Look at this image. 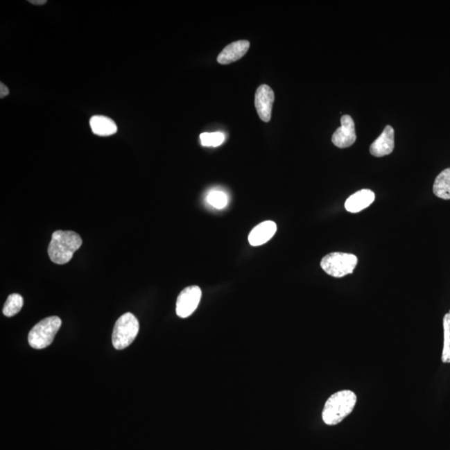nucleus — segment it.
I'll return each instance as SVG.
<instances>
[{
    "label": "nucleus",
    "instance_id": "obj_10",
    "mask_svg": "<svg viewBox=\"0 0 450 450\" xmlns=\"http://www.w3.org/2000/svg\"><path fill=\"white\" fill-rule=\"evenodd\" d=\"M250 45L249 41L247 40H239L230 44L218 55L217 61L220 64H232L245 56V53L249 51Z\"/></svg>",
    "mask_w": 450,
    "mask_h": 450
},
{
    "label": "nucleus",
    "instance_id": "obj_3",
    "mask_svg": "<svg viewBox=\"0 0 450 450\" xmlns=\"http://www.w3.org/2000/svg\"><path fill=\"white\" fill-rule=\"evenodd\" d=\"M62 321L59 317L45 318L34 326L28 333V344L32 348L42 349L52 344L58 331L61 327Z\"/></svg>",
    "mask_w": 450,
    "mask_h": 450
},
{
    "label": "nucleus",
    "instance_id": "obj_4",
    "mask_svg": "<svg viewBox=\"0 0 450 450\" xmlns=\"http://www.w3.org/2000/svg\"><path fill=\"white\" fill-rule=\"evenodd\" d=\"M357 263L358 258L354 254L334 252L322 259L320 266L326 274L332 277L342 278L353 274Z\"/></svg>",
    "mask_w": 450,
    "mask_h": 450
},
{
    "label": "nucleus",
    "instance_id": "obj_14",
    "mask_svg": "<svg viewBox=\"0 0 450 450\" xmlns=\"http://www.w3.org/2000/svg\"><path fill=\"white\" fill-rule=\"evenodd\" d=\"M433 191L442 200H450V168L444 169L436 177Z\"/></svg>",
    "mask_w": 450,
    "mask_h": 450
},
{
    "label": "nucleus",
    "instance_id": "obj_1",
    "mask_svg": "<svg viewBox=\"0 0 450 450\" xmlns=\"http://www.w3.org/2000/svg\"><path fill=\"white\" fill-rule=\"evenodd\" d=\"M357 403V396L351 390H341L334 393L326 401L322 419L327 425L342 422L353 412Z\"/></svg>",
    "mask_w": 450,
    "mask_h": 450
},
{
    "label": "nucleus",
    "instance_id": "obj_18",
    "mask_svg": "<svg viewBox=\"0 0 450 450\" xmlns=\"http://www.w3.org/2000/svg\"><path fill=\"white\" fill-rule=\"evenodd\" d=\"M207 201L214 208L221 209L226 207L227 204H228V197L224 192L214 191L209 193Z\"/></svg>",
    "mask_w": 450,
    "mask_h": 450
},
{
    "label": "nucleus",
    "instance_id": "obj_8",
    "mask_svg": "<svg viewBox=\"0 0 450 450\" xmlns=\"http://www.w3.org/2000/svg\"><path fill=\"white\" fill-rule=\"evenodd\" d=\"M274 101L273 89L266 85H260L255 94L254 105L259 118L263 122L270 121Z\"/></svg>",
    "mask_w": 450,
    "mask_h": 450
},
{
    "label": "nucleus",
    "instance_id": "obj_2",
    "mask_svg": "<svg viewBox=\"0 0 450 450\" xmlns=\"http://www.w3.org/2000/svg\"><path fill=\"white\" fill-rule=\"evenodd\" d=\"M82 239L73 231L57 230L52 234L48 254L53 263L65 264L82 245Z\"/></svg>",
    "mask_w": 450,
    "mask_h": 450
},
{
    "label": "nucleus",
    "instance_id": "obj_7",
    "mask_svg": "<svg viewBox=\"0 0 450 450\" xmlns=\"http://www.w3.org/2000/svg\"><path fill=\"white\" fill-rule=\"evenodd\" d=\"M341 126L338 128L332 136V142L338 148H349L356 141L354 119L350 115H343L340 119Z\"/></svg>",
    "mask_w": 450,
    "mask_h": 450
},
{
    "label": "nucleus",
    "instance_id": "obj_9",
    "mask_svg": "<svg viewBox=\"0 0 450 450\" xmlns=\"http://www.w3.org/2000/svg\"><path fill=\"white\" fill-rule=\"evenodd\" d=\"M395 148V130L391 126H386L382 134L371 144L370 154L374 157L389 155Z\"/></svg>",
    "mask_w": 450,
    "mask_h": 450
},
{
    "label": "nucleus",
    "instance_id": "obj_13",
    "mask_svg": "<svg viewBox=\"0 0 450 450\" xmlns=\"http://www.w3.org/2000/svg\"><path fill=\"white\" fill-rule=\"evenodd\" d=\"M90 127L94 135L98 136H110L116 133L118 127L116 123L109 117L103 115H96L90 119Z\"/></svg>",
    "mask_w": 450,
    "mask_h": 450
},
{
    "label": "nucleus",
    "instance_id": "obj_5",
    "mask_svg": "<svg viewBox=\"0 0 450 450\" xmlns=\"http://www.w3.org/2000/svg\"><path fill=\"white\" fill-rule=\"evenodd\" d=\"M139 330V320L133 313H126L123 315L114 325L112 336L114 348L118 350L127 348L137 337Z\"/></svg>",
    "mask_w": 450,
    "mask_h": 450
},
{
    "label": "nucleus",
    "instance_id": "obj_16",
    "mask_svg": "<svg viewBox=\"0 0 450 450\" xmlns=\"http://www.w3.org/2000/svg\"><path fill=\"white\" fill-rule=\"evenodd\" d=\"M444 349L442 354V362L444 364L450 363V311L444 317Z\"/></svg>",
    "mask_w": 450,
    "mask_h": 450
},
{
    "label": "nucleus",
    "instance_id": "obj_17",
    "mask_svg": "<svg viewBox=\"0 0 450 450\" xmlns=\"http://www.w3.org/2000/svg\"><path fill=\"white\" fill-rule=\"evenodd\" d=\"M225 139V135L220 133V132H216V133H203L200 135L201 144L204 146L218 147L224 143Z\"/></svg>",
    "mask_w": 450,
    "mask_h": 450
},
{
    "label": "nucleus",
    "instance_id": "obj_12",
    "mask_svg": "<svg viewBox=\"0 0 450 450\" xmlns=\"http://www.w3.org/2000/svg\"><path fill=\"white\" fill-rule=\"evenodd\" d=\"M375 200V195L370 189H361L349 196L346 200L345 207L350 213H358L368 208Z\"/></svg>",
    "mask_w": 450,
    "mask_h": 450
},
{
    "label": "nucleus",
    "instance_id": "obj_11",
    "mask_svg": "<svg viewBox=\"0 0 450 450\" xmlns=\"http://www.w3.org/2000/svg\"><path fill=\"white\" fill-rule=\"evenodd\" d=\"M277 231V225L273 221H264L254 227L249 235L252 246H260L273 238Z\"/></svg>",
    "mask_w": 450,
    "mask_h": 450
},
{
    "label": "nucleus",
    "instance_id": "obj_6",
    "mask_svg": "<svg viewBox=\"0 0 450 450\" xmlns=\"http://www.w3.org/2000/svg\"><path fill=\"white\" fill-rule=\"evenodd\" d=\"M202 296L201 288L197 286L185 288L178 297L176 302L177 315L185 319L196 311Z\"/></svg>",
    "mask_w": 450,
    "mask_h": 450
},
{
    "label": "nucleus",
    "instance_id": "obj_20",
    "mask_svg": "<svg viewBox=\"0 0 450 450\" xmlns=\"http://www.w3.org/2000/svg\"><path fill=\"white\" fill-rule=\"evenodd\" d=\"M28 2L35 6H43L44 3H46L47 1L46 0H31V1Z\"/></svg>",
    "mask_w": 450,
    "mask_h": 450
},
{
    "label": "nucleus",
    "instance_id": "obj_15",
    "mask_svg": "<svg viewBox=\"0 0 450 450\" xmlns=\"http://www.w3.org/2000/svg\"><path fill=\"white\" fill-rule=\"evenodd\" d=\"M23 305V297L19 294H12L8 297L5 306H3V315L7 317H13L21 311Z\"/></svg>",
    "mask_w": 450,
    "mask_h": 450
},
{
    "label": "nucleus",
    "instance_id": "obj_19",
    "mask_svg": "<svg viewBox=\"0 0 450 450\" xmlns=\"http://www.w3.org/2000/svg\"><path fill=\"white\" fill-rule=\"evenodd\" d=\"M9 94V89L7 88L6 85H3V83H1V85H0V98H5Z\"/></svg>",
    "mask_w": 450,
    "mask_h": 450
}]
</instances>
